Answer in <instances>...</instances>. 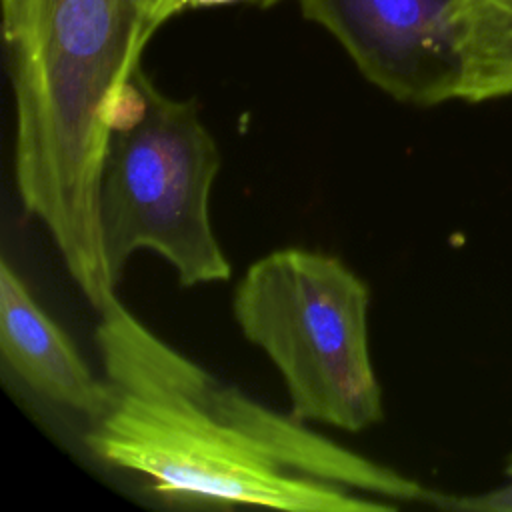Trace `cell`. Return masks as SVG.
<instances>
[{
	"label": "cell",
	"mask_w": 512,
	"mask_h": 512,
	"mask_svg": "<svg viewBox=\"0 0 512 512\" xmlns=\"http://www.w3.org/2000/svg\"><path fill=\"white\" fill-rule=\"evenodd\" d=\"M0 348L4 364L44 400L84 416L86 422L108 408V382L94 376L8 258L0 260Z\"/></svg>",
	"instance_id": "8992f818"
},
{
	"label": "cell",
	"mask_w": 512,
	"mask_h": 512,
	"mask_svg": "<svg viewBox=\"0 0 512 512\" xmlns=\"http://www.w3.org/2000/svg\"><path fill=\"white\" fill-rule=\"evenodd\" d=\"M126 4L134 24L148 42L160 26L182 12V0H126Z\"/></svg>",
	"instance_id": "9c48e42d"
},
{
	"label": "cell",
	"mask_w": 512,
	"mask_h": 512,
	"mask_svg": "<svg viewBox=\"0 0 512 512\" xmlns=\"http://www.w3.org/2000/svg\"><path fill=\"white\" fill-rule=\"evenodd\" d=\"M284 0H182L180 10H204V8H220V6H234V4H248L256 8H272Z\"/></svg>",
	"instance_id": "30bf717a"
},
{
	"label": "cell",
	"mask_w": 512,
	"mask_h": 512,
	"mask_svg": "<svg viewBox=\"0 0 512 512\" xmlns=\"http://www.w3.org/2000/svg\"><path fill=\"white\" fill-rule=\"evenodd\" d=\"M440 508L460 512H512V450L504 460V482L478 494H444Z\"/></svg>",
	"instance_id": "ba28073f"
},
{
	"label": "cell",
	"mask_w": 512,
	"mask_h": 512,
	"mask_svg": "<svg viewBox=\"0 0 512 512\" xmlns=\"http://www.w3.org/2000/svg\"><path fill=\"white\" fill-rule=\"evenodd\" d=\"M460 50L458 100L512 96V0H454Z\"/></svg>",
	"instance_id": "52a82bcc"
},
{
	"label": "cell",
	"mask_w": 512,
	"mask_h": 512,
	"mask_svg": "<svg viewBox=\"0 0 512 512\" xmlns=\"http://www.w3.org/2000/svg\"><path fill=\"white\" fill-rule=\"evenodd\" d=\"M2 38L20 200L102 314L118 300L98 222L104 156L114 110L148 40L126 0H2Z\"/></svg>",
	"instance_id": "7a4b0ae2"
},
{
	"label": "cell",
	"mask_w": 512,
	"mask_h": 512,
	"mask_svg": "<svg viewBox=\"0 0 512 512\" xmlns=\"http://www.w3.org/2000/svg\"><path fill=\"white\" fill-rule=\"evenodd\" d=\"M360 74L412 106L458 100L460 50L454 0H296Z\"/></svg>",
	"instance_id": "5b68a950"
},
{
	"label": "cell",
	"mask_w": 512,
	"mask_h": 512,
	"mask_svg": "<svg viewBox=\"0 0 512 512\" xmlns=\"http://www.w3.org/2000/svg\"><path fill=\"white\" fill-rule=\"evenodd\" d=\"M232 310L278 368L290 414L348 432L384 418L368 342L370 290L340 258L280 248L248 266Z\"/></svg>",
	"instance_id": "277c9868"
},
{
	"label": "cell",
	"mask_w": 512,
	"mask_h": 512,
	"mask_svg": "<svg viewBox=\"0 0 512 512\" xmlns=\"http://www.w3.org/2000/svg\"><path fill=\"white\" fill-rule=\"evenodd\" d=\"M220 164L198 104L168 96L138 66L112 116L98 196L104 260L114 284L138 250L160 254L184 288L230 278L210 220Z\"/></svg>",
	"instance_id": "3957f363"
},
{
	"label": "cell",
	"mask_w": 512,
	"mask_h": 512,
	"mask_svg": "<svg viewBox=\"0 0 512 512\" xmlns=\"http://www.w3.org/2000/svg\"><path fill=\"white\" fill-rule=\"evenodd\" d=\"M108 408L84 444L148 478L174 502L288 512H390L430 490L216 380L148 330L120 300L98 314Z\"/></svg>",
	"instance_id": "6da1fadb"
}]
</instances>
